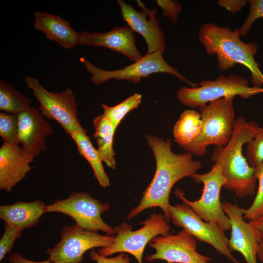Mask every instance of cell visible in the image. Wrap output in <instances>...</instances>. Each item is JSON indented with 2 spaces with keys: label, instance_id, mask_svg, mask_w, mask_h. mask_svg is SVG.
<instances>
[{
  "label": "cell",
  "instance_id": "6da1fadb",
  "mask_svg": "<svg viewBox=\"0 0 263 263\" xmlns=\"http://www.w3.org/2000/svg\"><path fill=\"white\" fill-rule=\"evenodd\" d=\"M146 139L156 161V171L150 185L143 193L139 204L127 216L131 220L146 209L160 207L167 221L168 208L170 206L169 195L172 188L179 180L192 177L202 167L201 161L193 160V155L186 152L176 153L171 150V142L153 135H146Z\"/></svg>",
  "mask_w": 263,
  "mask_h": 263
},
{
  "label": "cell",
  "instance_id": "7a4b0ae2",
  "mask_svg": "<svg viewBox=\"0 0 263 263\" xmlns=\"http://www.w3.org/2000/svg\"><path fill=\"white\" fill-rule=\"evenodd\" d=\"M259 128L253 121L243 116L236 119L231 137L223 147H215L211 160L218 164L226 182L223 188L240 198L255 194L257 178L255 168L250 167L243 155V147L256 135Z\"/></svg>",
  "mask_w": 263,
  "mask_h": 263
},
{
  "label": "cell",
  "instance_id": "3957f363",
  "mask_svg": "<svg viewBox=\"0 0 263 263\" xmlns=\"http://www.w3.org/2000/svg\"><path fill=\"white\" fill-rule=\"evenodd\" d=\"M198 37L206 53L216 55L219 70L225 71L240 64L250 72L254 86L263 85V74L254 58L258 45L255 42H243L240 38V28L232 30L228 27L207 22L201 25Z\"/></svg>",
  "mask_w": 263,
  "mask_h": 263
},
{
  "label": "cell",
  "instance_id": "277c9868",
  "mask_svg": "<svg viewBox=\"0 0 263 263\" xmlns=\"http://www.w3.org/2000/svg\"><path fill=\"white\" fill-rule=\"evenodd\" d=\"M234 97L220 98L199 108L202 119L200 132L195 140L182 148L192 155L203 156L210 145H226L231 137L236 120Z\"/></svg>",
  "mask_w": 263,
  "mask_h": 263
},
{
  "label": "cell",
  "instance_id": "5b68a950",
  "mask_svg": "<svg viewBox=\"0 0 263 263\" xmlns=\"http://www.w3.org/2000/svg\"><path fill=\"white\" fill-rule=\"evenodd\" d=\"M261 93H263V88L250 87L248 80L240 75H220L214 80H202L196 87H181L177 98L185 106L197 108L227 96L239 95L247 98Z\"/></svg>",
  "mask_w": 263,
  "mask_h": 263
},
{
  "label": "cell",
  "instance_id": "8992f818",
  "mask_svg": "<svg viewBox=\"0 0 263 263\" xmlns=\"http://www.w3.org/2000/svg\"><path fill=\"white\" fill-rule=\"evenodd\" d=\"M192 178L195 183L204 185L200 199L191 201L178 188H176L174 192L176 196L205 221L216 224L224 231L231 230L229 218L223 209L220 199L221 188L226 182L220 166L214 164L208 172L203 174L197 173Z\"/></svg>",
  "mask_w": 263,
  "mask_h": 263
},
{
  "label": "cell",
  "instance_id": "52a82bcc",
  "mask_svg": "<svg viewBox=\"0 0 263 263\" xmlns=\"http://www.w3.org/2000/svg\"><path fill=\"white\" fill-rule=\"evenodd\" d=\"M163 214L153 213L140 224L143 226L132 231V226L123 223L114 228L116 235L113 244L109 247L100 248L99 255L108 257L114 253H128L133 255L139 263H142V257L148 243L158 235L170 234V227Z\"/></svg>",
  "mask_w": 263,
  "mask_h": 263
},
{
  "label": "cell",
  "instance_id": "ba28073f",
  "mask_svg": "<svg viewBox=\"0 0 263 263\" xmlns=\"http://www.w3.org/2000/svg\"><path fill=\"white\" fill-rule=\"evenodd\" d=\"M162 55L159 52L146 54L141 59L134 63L122 69L112 71L99 68L86 58H82L81 60L87 71L91 74V81L95 85H100L111 79L125 80L137 84L140 82L142 78L148 77L150 75L164 73L174 75L192 87L199 86V84L190 81L178 69L169 65Z\"/></svg>",
  "mask_w": 263,
  "mask_h": 263
},
{
  "label": "cell",
  "instance_id": "9c48e42d",
  "mask_svg": "<svg viewBox=\"0 0 263 263\" xmlns=\"http://www.w3.org/2000/svg\"><path fill=\"white\" fill-rule=\"evenodd\" d=\"M110 208L107 203L92 197L88 192L72 193L68 198L57 200L46 206V212H59L72 217L78 226L89 231L101 230L112 236L116 234L114 228L106 224L101 214Z\"/></svg>",
  "mask_w": 263,
  "mask_h": 263
},
{
  "label": "cell",
  "instance_id": "30bf717a",
  "mask_svg": "<svg viewBox=\"0 0 263 263\" xmlns=\"http://www.w3.org/2000/svg\"><path fill=\"white\" fill-rule=\"evenodd\" d=\"M60 236L59 242L46 250L53 263H82L86 251L97 247H109L115 238L107 234H99L97 231L84 229L75 224L64 225Z\"/></svg>",
  "mask_w": 263,
  "mask_h": 263
},
{
  "label": "cell",
  "instance_id": "8fae6325",
  "mask_svg": "<svg viewBox=\"0 0 263 263\" xmlns=\"http://www.w3.org/2000/svg\"><path fill=\"white\" fill-rule=\"evenodd\" d=\"M25 82L39 102L43 116L56 121L69 135L83 128L78 120L75 97L70 88L55 93L47 91L35 77L26 76Z\"/></svg>",
  "mask_w": 263,
  "mask_h": 263
},
{
  "label": "cell",
  "instance_id": "7c38bea8",
  "mask_svg": "<svg viewBox=\"0 0 263 263\" xmlns=\"http://www.w3.org/2000/svg\"><path fill=\"white\" fill-rule=\"evenodd\" d=\"M168 216L174 225L182 227L198 241L210 245L233 263H241L231 253L229 239L224 231L216 224L203 220L187 204L170 205Z\"/></svg>",
  "mask_w": 263,
  "mask_h": 263
},
{
  "label": "cell",
  "instance_id": "4fadbf2b",
  "mask_svg": "<svg viewBox=\"0 0 263 263\" xmlns=\"http://www.w3.org/2000/svg\"><path fill=\"white\" fill-rule=\"evenodd\" d=\"M196 239L184 229L176 234L158 235L150 242L155 252L146 256L148 262L162 260L168 263H210L212 259L197 251Z\"/></svg>",
  "mask_w": 263,
  "mask_h": 263
},
{
  "label": "cell",
  "instance_id": "5bb4252c",
  "mask_svg": "<svg viewBox=\"0 0 263 263\" xmlns=\"http://www.w3.org/2000/svg\"><path fill=\"white\" fill-rule=\"evenodd\" d=\"M123 19L130 28L142 36L147 45V54L159 52L164 54L165 38L163 30L159 26L156 18V9H147L140 1V11L135 10L131 4L122 0H117Z\"/></svg>",
  "mask_w": 263,
  "mask_h": 263
},
{
  "label": "cell",
  "instance_id": "9a60e30c",
  "mask_svg": "<svg viewBox=\"0 0 263 263\" xmlns=\"http://www.w3.org/2000/svg\"><path fill=\"white\" fill-rule=\"evenodd\" d=\"M222 206L231 225V236L228 240L230 250L240 252L246 263H258L260 240L250 222L245 221L243 208L236 203L227 202H222Z\"/></svg>",
  "mask_w": 263,
  "mask_h": 263
},
{
  "label": "cell",
  "instance_id": "2e32d148",
  "mask_svg": "<svg viewBox=\"0 0 263 263\" xmlns=\"http://www.w3.org/2000/svg\"><path fill=\"white\" fill-rule=\"evenodd\" d=\"M79 44L105 47L124 55L134 62L143 57L136 46L134 32L128 25L115 26L104 33L83 30L80 33Z\"/></svg>",
  "mask_w": 263,
  "mask_h": 263
},
{
  "label": "cell",
  "instance_id": "e0dca14e",
  "mask_svg": "<svg viewBox=\"0 0 263 263\" xmlns=\"http://www.w3.org/2000/svg\"><path fill=\"white\" fill-rule=\"evenodd\" d=\"M18 116V138L21 148L27 153L38 155L47 149L45 139L52 133V127L39 108L31 107Z\"/></svg>",
  "mask_w": 263,
  "mask_h": 263
},
{
  "label": "cell",
  "instance_id": "ac0fdd59",
  "mask_svg": "<svg viewBox=\"0 0 263 263\" xmlns=\"http://www.w3.org/2000/svg\"><path fill=\"white\" fill-rule=\"evenodd\" d=\"M34 157L18 144L3 142L0 148V189L11 191L31 170Z\"/></svg>",
  "mask_w": 263,
  "mask_h": 263
},
{
  "label": "cell",
  "instance_id": "d6986e66",
  "mask_svg": "<svg viewBox=\"0 0 263 263\" xmlns=\"http://www.w3.org/2000/svg\"><path fill=\"white\" fill-rule=\"evenodd\" d=\"M34 19V27L43 32L47 39L66 49H72L79 44L80 33L58 15L36 11Z\"/></svg>",
  "mask_w": 263,
  "mask_h": 263
},
{
  "label": "cell",
  "instance_id": "ffe728a7",
  "mask_svg": "<svg viewBox=\"0 0 263 263\" xmlns=\"http://www.w3.org/2000/svg\"><path fill=\"white\" fill-rule=\"evenodd\" d=\"M46 206L41 200L17 202L9 205L0 206V218L4 223L23 231L37 225L46 213Z\"/></svg>",
  "mask_w": 263,
  "mask_h": 263
},
{
  "label": "cell",
  "instance_id": "44dd1931",
  "mask_svg": "<svg viewBox=\"0 0 263 263\" xmlns=\"http://www.w3.org/2000/svg\"><path fill=\"white\" fill-rule=\"evenodd\" d=\"M93 125L95 130L94 136L100 158L107 166L115 169L116 162L113 139L116 128L103 114L95 116L93 119Z\"/></svg>",
  "mask_w": 263,
  "mask_h": 263
},
{
  "label": "cell",
  "instance_id": "7402d4cb",
  "mask_svg": "<svg viewBox=\"0 0 263 263\" xmlns=\"http://www.w3.org/2000/svg\"><path fill=\"white\" fill-rule=\"evenodd\" d=\"M86 131L82 128L70 134L77 146L79 153L91 165L94 175L100 185L104 188L110 185L109 177L102 165V161L98 150L93 145Z\"/></svg>",
  "mask_w": 263,
  "mask_h": 263
},
{
  "label": "cell",
  "instance_id": "603a6c76",
  "mask_svg": "<svg viewBox=\"0 0 263 263\" xmlns=\"http://www.w3.org/2000/svg\"><path fill=\"white\" fill-rule=\"evenodd\" d=\"M201 126L199 112L194 110L184 111L173 127L174 141L181 148L188 145L198 136Z\"/></svg>",
  "mask_w": 263,
  "mask_h": 263
},
{
  "label": "cell",
  "instance_id": "cb8c5ba5",
  "mask_svg": "<svg viewBox=\"0 0 263 263\" xmlns=\"http://www.w3.org/2000/svg\"><path fill=\"white\" fill-rule=\"evenodd\" d=\"M31 99L3 80L0 81V110L18 115L31 107Z\"/></svg>",
  "mask_w": 263,
  "mask_h": 263
},
{
  "label": "cell",
  "instance_id": "d4e9b609",
  "mask_svg": "<svg viewBox=\"0 0 263 263\" xmlns=\"http://www.w3.org/2000/svg\"><path fill=\"white\" fill-rule=\"evenodd\" d=\"M142 98L141 94L135 93L114 106L102 104V114L117 128L124 117L130 111L138 107L141 103Z\"/></svg>",
  "mask_w": 263,
  "mask_h": 263
},
{
  "label": "cell",
  "instance_id": "484cf974",
  "mask_svg": "<svg viewBox=\"0 0 263 263\" xmlns=\"http://www.w3.org/2000/svg\"><path fill=\"white\" fill-rule=\"evenodd\" d=\"M255 174L258 181V188L251 206L246 209L243 208L244 218L251 221L263 215V162L255 168Z\"/></svg>",
  "mask_w": 263,
  "mask_h": 263
},
{
  "label": "cell",
  "instance_id": "4316f807",
  "mask_svg": "<svg viewBox=\"0 0 263 263\" xmlns=\"http://www.w3.org/2000/svg\"><path fill=\"white\" fill-rule=\"evenodd\" d=\"M18 116L0 113V136L3 142L19 145L18 138Z\"/></svg>",
  "mask_w": 263,
  "mask_h": 263
},
{
  "label": "cell",
  "instance_id": "83f0119b",
  "mask_svg": "<svg viewBox=\"0 0 263 263\" xmlns=\"http://www.w3.org/2000/svg\"><path fill=\"white\" fill-rule=\"evenodd\" d=\"M245 155L252 168L263 162V127H259L255 137L247 143Z\"/></svg>",
  "mask_w": 263,
  "mask_h": 263
},
{
  "label": "cell",
  "instance_id": "f1b7e54d",
  "mask_svg": "<svg viewBox=\"0 0 263 263\" xmlns=\"http://www.w3.org/2000/svg\"><path fill=\"white\" fill-rule=\"evenodd\" d=\"M23 231L4 223V231L0 240V261L12 250L16 240L19 238Z\"/></svg>",
  "mask_w": 263,
  "mask_h": 263
},
{
  "label": "cell",
  "instance_id": "f546056e",
  "mask_svg": "<svg viewBox=\"0 0 263 263\" xmlns=\"http://www.w3.org/2000/svg\"><path fill=\"white\" fill-rule=\"evenodd\" d=\"M248 3H249V12L240 28L241 37H244L248 34L257 19L263 18V0H249Z\"/></svg>",
  "mask_w": 263,
  "mask_h": 263
},
{
  "label": "cell",
  "instance_id": "4dcf8cb0",
  "mask_svg": "<svg viewBox=\"0 0 263 263\" xmlns=\"http://www.w3.org/2000/svg\"><path fill=\"white\" fill-rule=\"evenodd\" d=\"M157 5L163 11V16L168 17L170 22L176 24L178 20L179 15L182 11L181 4L172 0H157Z\"/></svg>",
  "mask_w": 263,
  "mask_h": 263
},
{
  "label": "cell",
  "instance_id": "1f68e13d",
  "mask_svg": "<svg viewBox=\"0 0 263 263\" xmlns=\"http://www.w3.org/2000/svg\"><path fill=\"white\" fill-rule=\"evenodd\" d=\"M90 258L96 263H131L128 255L125 253H120L113 258H108L101 256L93 249L89 253Z\"/></svg>",
  "mask_w": 263,
  "mask_h": 263
},
{
  "label": "cell",
  "instance_id": "d6a6232c",
  "mask_svg": "<svg viewBox=\"0 0 263 263\" xmlns=\"http://www.w3.org/2000/svg\"><path fill=\"white\" fill-rule=\"evenodd\" d=\"M247 2L248 0H219L217 4L232 14H235L244 7Z\"/></svg>",
  "mask_w": 263,
  "mask_h": 263
},
{
  "label": "cell",
  "instance_id": "836d02e7",
  "mask_svg": "<svg viewBox=\"0 0 263 263\" xmlns=\"http://www.w3.org/2000/svg\"><path fill=\"white\" fill-rule=\"evenodd\" d=\"M8 260L10 263H53L49 258L40 262L31 261L25 258L22 254L16 252L10 253Z\"/></svg>",
  "mask_w": 263,
  "mask_h": 263
},
{
  "label": "cell",
  "instance_id": "e575fe53",
  "mask_svg": "<svg viewBox=\"0 0 263 263\" xmlns=\"http://www.w3.org/2000/svg\"><path fill=\"white\" fill-rule=\"evenodd\" d=\"M256 231L260 241H263V215L249 221Z\"/></svg>",
  "mask_w": 263,
  "mask_h": 263
},
{
  "label": "cell",
  "instance_id": "d590c367",
  "mask_svg": "<svg viewBox=\"0 0 263 263\" xmlns=\"http://www.w3.org/2000/svg\"><path fill=\"white\" fill-rule=\"evenodd\" d=\"M257 258L263 263V241H260L257 251Z\"/></svg>",
  "mask_w": 263,
  "mask_h": 263
}]
</instances>
